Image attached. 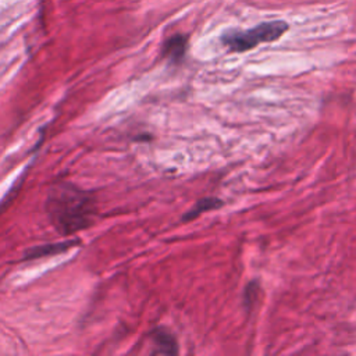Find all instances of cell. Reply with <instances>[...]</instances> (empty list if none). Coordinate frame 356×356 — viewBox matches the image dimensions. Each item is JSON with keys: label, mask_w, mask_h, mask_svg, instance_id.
Wrapping results in <instances>:
<instances>
[{"label": "cell", "mask_w": 356, "mask_h": 356, "mask_svg": "<svg viewBox=\"0 0 356 356\" xmlns=\"http://www.w3.org/2000/svg\"><path fill=\"white\" fill-rule=\"evenodd\" d=\"M188 47V39L184 35H174L167 39L163 46V56L168 58L171 63H181L185 57Z\"/></svg>", "instance_id": "obj_4"}, {"label": "cell", "mask_w": 356, "mask_h": 356, "mask_svg": "<svg viewBox=\"0 0 356 356\" xmlns=\"http://www.w3.org/2000/svg\"><path fill=\"white\" fill-rule=\"evenodd\" d=\"M49 210L54 225L63 232H72L83 228L92 214V206L89 197L75 189L64 185L57 188L50 200Z\"/></svg>", "instance_id": "obj_1"}, {"label": "cell", "mask_w": 356, "mask_h": 356, "mask_svg": "<svg viewBox=\"0 0 356 356\" xmlns=\"http://www.w3.org/2000/svg\"><path fill=\"white\" fill-rule=\"evenodd\" d=\"M222 206V200L218 197H203L199 199L193 207H191L184 216H182V221H191L196 217H199L203 211H209V210H214Z\"/></svg>", "instance_id": "obj_5"}, {"label": "cell", "mask_w": 356, "mask_h": 356, "mask_svg": "<svg viewBox=\"0 0 356 356\" xmlns=\"http://www.w3.org/2000/svg\"><path fill=\"white\" fill-rule=\"evenodd\" d=\"M288 31V24L285 21H268L256 25L254 28L241 31L232 29L227 31L221 36V43L229 50L242 53L256 47L260 43H268L278 40Z\"/></svg>", "instance_id": "obj_2"}, {"label": "cell", "mask_w": 356, "mask_h": 356, "mask_svg": "<svg viewBox=\"0 0 356 356\" xmlns=\"http://www.w3.org/2000/svg\"><path fill=\"white\" fill-rule=\"evenodd\" d=\"M152 339L156 346L154 353H165V355H177L178 353L177 341L168 330H165L163 327L153 330Z\"/></svg>", "instance_id": "obj_3"}]
</instances>
